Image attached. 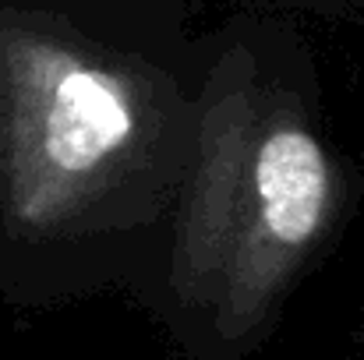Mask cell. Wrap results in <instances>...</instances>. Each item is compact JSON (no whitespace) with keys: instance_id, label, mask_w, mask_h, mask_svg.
Listing matches in <instances>:
<instances>
[{"instance_id":"6da1fadb","label":"cell","mask_w":364,"mask_h":360,"mask_svg":"<svg viewBox=\"0 0 364 360\" xmlns=\"http://www.w3.org/2000/svg\"><path fill=\"white\" fill-rule=\"evenodd\" d=\"M333 163L297 110L234 92L209 110L177 272L247 329L333 216Z\"/></svg>"},{"instance_id":"3957f363","label":"cell","mask_w":364,"mask_h":360,"mask_svg":"<svg viewBox=\"0 0 364 360\" xmlns=\"http://www.w3.org/2000/svg\"><path fill=\"white\" fill-rule=\"evenodd\" d=\"M0 184H4V78H0Z\"/></svg>"},{"instance_id":"7a4b0ae2","label":"cell","mask_w":364,"mask_h":360,"mask_svg":"<svg viewBox=\"0 0 364 360\" xmlns=\"http://www.w3.org/2000/svg\"><path fill=\"white\" fill-rule=\"evenodd\" d=\"M7 223L53 234L103 202L145 141V89L50 21L0 14Z\"/></svg>"}]
</instances>
